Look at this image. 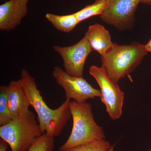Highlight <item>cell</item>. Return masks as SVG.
Segmentation results:
<instances>
[{"label":"cell","mask_w":151,"mask_h":151,"mask_svg":"<svg viewBox=\"0 0 151 151\" xmlns=\"http://www.w3.org/2000/svg\"><path fill=\"white\" fill-rule=\"evenodd\" d=\"M145 47L148 52H151V39L146 45H145Z\"/></svg>","instance_id":"cell-18"},{"label":"cell","mask_w":151,"mask_h":151,"mask_svg":"<svg viewBox=\"0 0 151 151\" xmlns=\"http://www.w3.org/2000/svg\"><path fill=\"white\" fill-rule=\"evenodd\" d=\"M150 151H151V149H150V150H149Z\"/></svg>","instance_id":"cell-21"},{"label":"cell","mask_w":151,"mask_h":151,"mask_svg":"<svg viewBox=\"0 0 151 151\" xmlns=\"http://www.w3.org/2000/svg\"><path fill=\"white\" fill-rule=\"evenodd\" d=\"M109 1L110 0H95L93 4L75 12L76 16L80 22L92 17L100 16L108 8Z\"/></svg>","instance_id":"cell-13"},{"label":"cell","mask_w":151,"mask_h":151,"mask_svg":"<svg viewBox=\"0 0 151 151\" xmlns=\"http://www.w3.org/2000/svg\"><path fill=\"white\" fill-rule=\"evenodd\" d=\"M8 145L5 141L1 139H0V151H7Z\"/></svg>","instance_id":"cell-17"},{"label":"cell","mask_w":151,"mask_h":151,"mask_svg":"<svg viewBox=\"0 0 151 151\" xmlns=\"http://www.w3.org/2000/svg\"><path fill=\"white\" fill-rule=\"evenodd\" d=\"M12 120L8 99L7 86H0V127L8 124Z\"/></svg>","instance_id":"cell-14"},{"label":"cell","mask_w":151,"mask_h":151,"mask_svg":"<svg viewBox=\"0 0 151 151\" xmlns=\"http://www.w3.org/2000/svg\"><path fill=\"white\" fill-rule=\"evenodd\" d=\"M7 88L9 108L12 120L24 117L31 113L29 109L30 105L21 78L11 81Z\"/></svg>","instance_id":"cell-10"},{"label":"cell","mask_w":151,"mask_h":151,"mask_svg":"<svg viewBox=\"0 0 151 151\" xmlns=\"http://www.w3.org/2000/svg\"><path fill=\"white\" fill-rule=\"evenodd\" d=\"M148 52L145 45L133 42L129 45L113 46L101 56L102 66L116 83L125 78L140 64Z\"/></svg>","instance_id":"cell-3"},{"label":"cell","mask_w":151,"mask_h":151,"mask_svg":"<svg viewBox=\"0 0 151 151\" xmlns=\"http://www.w3.org/2000/svg\"><path fill=\"white\" fill-rule=\"evenodd\" d=\"M141 3L151 6V0H141Z\"/></svg>","instance_id":"cell-19"},{"label":"cell","mask_w":151,"mask_h":151,"mask_svg":"<svg viewBox=\"0 0 151 151\" xmlns=\"http://www.w3.org/2000/svg\"><path fill=\"white\" fill-rule=\"evenodd\" d=\"M20 78L30 105L37 114L42 133L53 137L60 136L71 117L69 108L70 100L65 99L56 109H50L43 100L35 79L27 70H22Z\"/></svg>","instance_id":"cell-1"},{"label":"cell","mask_w":151,"mask_h":151,"mask_svg":"<svg viewBox=\"0 0 151 151\" xmlns=\"http://www.w3.org/2000/svg\"><path fill=\"white\" fill-rule=\"evenodd\" d=\"M52 75L57 84L64 89L66 99L83 103L89 99L101 97L100 90L93 87L83 77L68 75L59 66H55Z\"/></svg>","instance_id":"cell-6"},{"label":"cell","mask_w":151,"mask_h":151,"mask_svg":"<svg viewBox=\"0 0 151 151\" xmlns=\"http://www.w3.org/2000/svg\"><path fill=\"white\" fill-rule=\"evenodd\" d=\"M30 0H9L0 5V29L9 32L21 23L27 14Z\"/></svg>","instance_id":"cell-9"},{"label":"cell","mask_w":151,"mask_h":151,"mask_svg":"<svg viewBox=\"0 0 151 151\" xmlns=\"http://www.w3.org/2000/svg\"></svg>","instance_id":"cell-22"},{"label":"cell","mask_w":151,"mask_h":151,"mask_svg":"<svg viewBox=\"0 0 151 151\" xmlns=\"http://www.w3.org/2000/svg\"><path fill=\"white\" fill-rule=\"evenodd\" d=\"M111 145L109 141L100 140L63 151H106Z\"/></svg>","instance_id":"cell-16"},{"label":"cell","mask_w":151,"mask_h":151,"mask_svg":"<svg viewBox=\"0 0 151 151\" xmlns=\"http://www.w3.org/2000/svg\"><path fill=\"white\" fill-rule=\"evenodd\" d=\"M141 0H110L100 19L119 30L129 29L136 18L135 14Z\"/></svg>","instance_id":"cell-8"},{"label":"cell","mask_w":151,"mask_h":151,"mask_svg":"<svg viewBox=\"0 0 151 151\" xmlns=\"http://www.w3.org/2000/svg\"><path fill=\"white\" fill-rule=\"evenodd\" d=\"M54 144V137L44 133L37 139L27 151H53Z\"/></svg>","instance_id":"cell-15"},{"label":"cell","mask_w":151,"mask_h":151,"mask_svg":"<svg viewBox=\"0 0 151 151\" xmlns=\"http://www.w3.org/2000/svg\"><path fill=\"white\" fill-rule=\"evenodd\" d=\"M85 35L92 50L97 52L100 56L104 55L114 44L108 31L99 24L89 26Z\"/></svg>","instance_id":"cell-11"},{"label":"cell","mask_w":151,"mask_h":151,"mask_svg":"<svg viewBox=\"0 0 151 151\" xmlns=\"http://www.w3.org/2000/svg\"><path fill=\"white\" fill-rule=\"evenodd\" d=\"M45 18L55 28L64 32H70L80 23L75 13L64 15L47 13Z\"/></svg>","instance_id":"cell-12"},{"label":"cell","mask_w":151,"mask_h":151,"mask_svg":"<svg viewBox=\"0 0 151 151\" xmlns=\"http://www.w3.org/2000/svg\"><path fill=\"white\" fill-rule=\"evenodd\" d=\"M52 48L62 58L66 73L71 76L83 77L86 60L93 51L86 35L71 46L56 45L52 47Z\"/></svg>","instance_id":"cell-7"},{"label":"cell","mask_w":151,"mask_h":151,"mask_svg":"<svg viewBox=\"0 0 151 151\" xmlns=\"http://www.w3.org/2000/svg\"><path fill=\"white\" fill-rule=\"evenodd\" d=\"M115 145H115V144H114V145H111L110 147L106 151H114Z\"/></svg>","instance_id":"cell-20"},{"label":"cell","mask_w":151,"mask_h":151,"mask_svg":"<svg viewBox=\"0 0 151 151\" xmlns=\"http://www.w3.org/2000/svg\"><path fill=\"white\" fill-rule=\"evenodd\" d=\"M89 73L100 87L101 102L105 105L110 118L113 120L120 119L123 113L125 94L118 83L110 77L103 66L92 65Z\"/></svg>","instance_id":"cell-5"},{"label":"cell","mask_w":151,"mask_h":151,"mask_svg":"<svg viewBox=\"0 0 151 151\" xmlns=\"http://www.w3.org/2000/svg\"><path fill=\"white\" fill-rule=\"evenodd\" d=\"M69 108L73 119V127L68 139L59 148L60 151L105 139L103 129L94 120L90 103H78L73 100L70 101Z\"/></svg>","instance_id":"cell-2"},{"label":"cell","mask_w":151,"mask_h":151,"mask_svg":"<svg viewBox=\"0 0 151 151\" xmlns=\"http://www.w3.org/2000/svg\"><path fill=\"white\" fill-rule=\"evenodd\" d=\"M32 112L0 127V137L7 143L12 151H27L43 134Z\"/></svg>","instance_id":"cell-4"}]
</instances>
